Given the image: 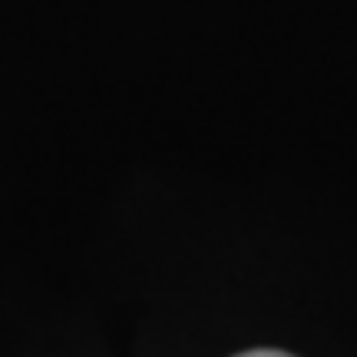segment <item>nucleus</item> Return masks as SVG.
Wrapping results in <instances>:
<instances>
[{"label": "nucleus", "instance_id": "nucleus-1", "mask_svg": "<svg viewBox=\"0 0 357 357\" xmlns=\"http://www.w3.org/2000/svg\"><path fill=\"white\" fill-rule=\"evenodd\" d=\"M238 357H291V354H284V351H245V354H238Z\"/></svg>", "mask_w": 357, "mask_h": 357}]
</instances>
